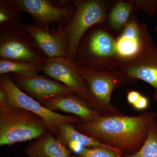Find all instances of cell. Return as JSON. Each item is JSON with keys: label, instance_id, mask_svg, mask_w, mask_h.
Returning a JSON list of instances; mask_svg holds the SVG:
<instances>
[{"label": "cell", "instance_id": "6da1fadb", "mask_svg": "<svg viewBox=\"0 0 157 157\" xmlns=\"http://www.w3.org/2000/svg\"><path fill=\"white\" fill-rule=\"evenodd\" d=\"M157 113L147 111L130 116H103L90 122L74 125L79 132L93 137L107 146L132 155L137 152L146 140L151 121Z\"/></svg>", "mask_w": 157, "mask_h": 157}, {"label": "cell", "instance_id": "7a4b0ae2", "mask_svg": "<svg viewBox=\"0 0 157 157\" xmlns=\"http://www.w3.org/2000/svg\"><path fill=\"white\" fill-rule=\"evenodd\" d=\"M73 61L78 68L101 71L120 70L122 61L117 53L116 38L107 25L94 26L85 33Z\"/></svg>", "mask_w": 157, "mask_h": 157}, {"label": "cell", "instance_id": "3957f363", "mask_svg": "<svg viewBox=\"0 0 157 157\" xmlns=\"http://www.w3.org/2000/svg\"><path fill=\"white\" fill-rule=\"evenodd\" d=\"M49 132L42 118L27 109L0 107V145L39 138Z\"/></svg>", "mask_w": 157, "mask_h": 157}, {"label": "cell", "instance_id": "277c9868", "mask_svg": "<svg viewBox=\"0 0 157 157\" xmlns=\"http://www.w3.org/2000/svg\"><path fill=\"white\" fill-rule=\"evenodd\" d=\"M87 84L88 97L86 102L90 108L101 116L121 115L123 113L112 105L113 92L128 83L120 70L101 71L78 68Z\"/></svg>", "mask_w": 157, "mask_h": 157}, {"label": "cell", "instance_id": "5b68a950", "mask_svg": "<svg viewBox=\"0 0 157 157\" xmlns=\"http://www.w3.org/2000/svg\"><path fill=\"white\" fill-rule=\"evenodd\" d=\"M75 13L64 29L69 46L67 57L74 60L80 40L94 26L105 24L110 5L113 2L104 0H73Z\"/></svg>", "mask_w": 157, "mask_h": 157}, {"label": "cell", "instance_id": "8992f818", "mask_svg": "<svg viewBox=\"0 0 157 157\" xmlns=\"http://www.w3.org/2000/svg\"><path fill=\"white\" fill-rule=\"evenodd\" d=\"M0 59L34 64H45L48 59L21 22L0 30Z\"/></svg>", "mask_w": 157, "mask_h": 157}, {"label": "cell", "instance_id": "52a82bcc", "mask_svg": "<svg viewBox=\"0 0 157 157\" xmlns=\"http://www.w3.org/2000/svg\"><path fill=\"white\" fill-rule=\"evenodd\" d=\"M22 11H25L34 20V25L50 29L56 26L58 29H64L75 13L73 1L68 0H14Z\"/></svg>", "mask_w": 157, "mask_h": 157}, {"label": "cell", "instance_id": "ba28073f", "mask_svg": "<svg viewBox=\"0 0 157 157\" xmlns=\"http://www.w3.org/2000/svg\"><path fill=\"white\" fill-rule=\"evenodd\" d=\"M0 86L8 94V106L23 108L37 114L44 121L48 131L56 137L58 133L59 127L62 124L68 123L76 125L82 122L76 116L60 114L44 107L19 89L9 74L0 76Z\"/></svg>", "mask_w": 157, "mask_h": 157}, {"label": "cell", "instance_id": "9c48e42d", "mask_svg": "<svg viewBox=\"0 0 157 157\" xmlns=\"http://www.w3.org/2000/svg\"><path fill=\"white\" fill-rule=\"evenodd\" d=\"M120 70L128 85L141 80L154 90V101H157V47L153 42L140 54L122 62Z\"/></svg>", "mask_w": 157, "mask_h": 157}, {"label": "cell", "instance_id": "30bf717a", "mask_svg": "<svg viewBox=\"0 0 157 157\" xmlns=\"http://www.w3.org/2000/svg\"><path fill=\"white\" fill-rule=\"evenodd\" d=\"M153 42L148 26L140 23L135 13L116 38L117 53L122 62L131 59Z\"/></svg>", "mask_w": 157, "mask_h": 157}, {"label": "cell", "instance_id": "8fae6325", "mask_svg": "<svg viewBox=\"0 0 157 157\" xmlns=\"http://www.w3.org/2000/svg\"><path fill=\"white\" fill-rule=\"evenodd\" d=\"M10 76L19 89L42 105L56 97L75 94L64 84L38 73L29 76L11 73Z\"/></svg>", "mask_w": 157, "mask_h": 157}, {"label": "cell", "instance_id": "7c38bea8", "mask_svg": "<svg viewBox=\"0 0 157 157\" xmlns=\"http://www.w3.org/2000/svg\"><path fill=\"white\" fill-rule=\"evenodd\" d=\"M42 71L46 76L64 84L86 102L88 97L87 84L73 60L62 57L48 59Z\"/></svg>", "mask_w": 157, "mask_h": 157}, {"label": "cell", "instance_id": "4fadbf2b", "mask_svg": "<svg viewBox=\"0 0 157 157\" xmlns=\"http://www.w3.org/2000/svg\"><path fill=\"white\" fill-rule=\"evenodd\" d=\"M25 27L48 59L67 57L69 41L63 30L44 29L33 24Z\"/></svg>", "mask_w": 157, "mask_h": 157}, {"label": "cell", "instance_id": "5bb4252c", "mask_svg": "<svg viewBox=\"0 0 157 157\" xmlns=\"http://www.w3.org/2000/svg\"><path fill=\"white\" fill-rule=\"evenodd\" d=\"M43 105L52 111L61 110L74 114L79 117L82 122H90L101 116L98 113L90 108L86 101L76 94L56 97Z\"/></svg>", "mask_w": 157, "mask_h": 157}, {"label": "cell", "instance_id": "9a60e30c", "mask_svg": "<svg viewBox=\"0 0 157 157\" xmlns=\"http://www.w3.org/2000/svg\"><path fill=\"white\" fill-rule=\"evenodd\" d=\"M56 137L64 145L68 147L70 151L75 152L76 154L83 147L91 148L98 147H107L122 152L93 137L82 134L75 128L74 124L68 123H64L60 125Z\"/></svg>", "mask_w": 157, "mask_h": 157}, {"label": "cell", "instance_id": "2e32d148", "mask_svg": "<svg viewBox=\"0 0 157 157\" xmlns=\"http://www.w3.org/2000/svg\"><path fill=\"white\" fill-rule=\"evenodd\" d=\"M25 154L28 157H71V151L49 132L29 144Z\"/></svg>", "mask_w": 157, "mask_h": 157}, {"label": "cell", "instance_id": "e0dca14e", "mask_svg": "<svg viewBox=\"0 0 157 157\" xmlns=\"http://www.w3.org/2000/svg\"><path fill=\"white\" fill-rule=\"evenodd\" d=\"M135 12L131 0L116 1L109 10L107 19V26L112 33H120Z\"/></svg>", "mask_w": 157, "mask_h": 157}, {"label": "cell", "instance_id": "ac0fdd59", "mask_svg": "<svg viewBox=\"0 0 157 157\" xmlns=\"http://www.w3.org/2000/svg\"><path fill=\"white\" fill-rule=\"evenodd\" d=\"M22 12L14 0L0 1V30L14 28L20 23Z\"/></svg>", "mask_w": 157, "mask_h": 157}, {"label": "cell", "instance_id": "d6986e66", "mask_svg": "<svg viewBox=\"0 0 157 157\" xmlns=\"http://www.w3.org/2000/svg\"><path fill=\"white\" fill-rule=\"evenodd\" d=\"M44 64L20 63L0 59V76L9 73L29 76L42 71Z\"/></svg>", "mask_w": 157, "mask_h": 157}, {"label": "cell", "instance_id": "ffe728a7", "mask_svg": "<svg viewBox=\"0 0 157 157\" xmlns=\"http://www.w3.org/2000/svg\"><path fill=\"white\" fill-rule=\"evenodd\" d=\"M124 157H157V120L151 121L149 127L146 140L140 149L132 155Z\"/></svg>", "mask_w": 157, "mask_h": 157}, {"label": "cell", "instance_id": "44dd1931", "mask_svg": "<svg viewBox=\"0 0 157 157\" xmlns=\"http://www.w3.org/2000/svg\"><path fill=\"white\" fill-rule=\"evenodd\" d=\"M76 155L78 157H124L123 153L102 147H83Z\"/></svg>", "mask_w": 157, "mask_h": 157}, {"label": "cell", "instance_id": "7402d4cb", "mask_svg": "<svg viewBox=\"0 0 157 157\" xmlns=\"http://www.w3.org/2000/svg\"><path fill=\"white\" fill-rule=\"evenodd\" d=\"M135 11H144L151 19L157 13V0H131Z\"/></svg>", "mask_w": 157, "mask_h": 157}, {"label": "cell", "instance_id": "603a6c76", "mask_svg": "<svg viewBox=\"0 0 157 157\" xmlns=\"http://www.w3.org/2000/svg\"><path fill=\"white\" fill-rule=\"evenodd\" d=\"M149 105V99L146 96L142 94L140 99L132 106V107L137 111H142L147 109Z\"/></svg>", "mask_w": 157, "mask_h": 157}, {"label": "cell", "instance_id": "cb8c5ba5", "mask_svg": "<svg viewBox=\"0 0 157 157\" xmlns=\"http://www.w3.org/2000/svg\"><path fill=\"white\" fill-rule=\"evenodd\" d=\"M127 101L131 106H133L138 101L142 94L134 90H127L126 92Z\"/></svg>", "mask_w": 157, "mask_h": 157}, {"label": "cell", "instance_id": "d4e9b609", "mask_svg": "<svg viewBox=\"0 0 157 157\" xmlns=\"http://www.w3.org/2000/svg\"><path fill=\"white\" fill-rule=\"evenodd\" d=\"M8 101L9 98L6 91L0 86V107L8 106Z\"/></svg>", "mask_w": 157, "mask_h": 157}, {"label": "cell", "instance_id": "484cf974", "mask_svg": "<svg viewBox=\"0 0 157 157\" xmlns=\"http://www.w3.org/2000/svg\"><path fill=\"white\" fill-rule=\"evenodd\" d=\"M155 30V32H156V33L157 34V25L156 26Z\"/></svg>", "mask_w": 157, "mask_h": 157}, {"label": "cell", "instance_id": "4316f807", "mask_svg": "<svg viewBox=\"0 0 157 157\" xmlns=\"http://www.w3.org/2000/svg\"><path fill=\"white\" fill-rule=\"evenodd\" d=\"M71 157H78L77 156H73Z\"/></svg>", "mask_w": 157, "mask_h": 157}]
</instances>
